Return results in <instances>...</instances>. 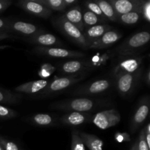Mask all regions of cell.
<instances>
[{
    "label": "cell",
    "instance_id": "obj_1",
    "mask_svg": "<svg viewBox=\"0 0 150 150\" xmlns=\"http://www.w3.org/2000/svg\"><path fill=\"white\" fill-rule=\"evenodd\" d=\"M110 105L109 102L100 99L88 98H73L54 103L50 105L51 108L68 111V112L88 113L95 109L106 107Z\"/></svg>",
    "mask_w": 150,
    "mask_h": 150
},
{
    "label": "cell",
    "instance_id": "obj_2",
    "mask_svg": "<svg viewBox=\"0 0 150 150\" xmlns=\"http://www.w3.org/2000/svg\"><path fill=\"white\" fill-rule=\"evenodd\" d=\"M150 40L149 32H137L131 36L128 37L124 42H122L115 49L116 54L120 57H130L136 55V52L140 48H144Z\"/></svg>",
    "mask_w": 150,
    "mask_h": 150
},
{
    "label": "cell",
    "instance_id": "obj_3",
    "mask_svg": "<svg viewBox=\"0 0 150 150\" xmlns=\"http://www.w3.org/2000/svg\"><path fill=\"white\" fill-rule=\"evenodd\" d=\"M54 24L62 33L70 38L74 43L83 48L88 49V42L83 36V32H81L76 26L66 20L62 16H57L53 20Z\"/></svg>",
    "mask_w": 150,
    "mask_h": 150
},
{
    "label": "cell",
    "instance_id": "obj_4",
    "mask_svg": "<svg viewBox=\"0 0 150 150\" xmlns=\"http://www.w3.org/2000/svg\"><path fill=\"white\" fill-rule=\"evenodd\" d=\"M83 78L84 76H81V75L58 78L51 81V83H48L45 89L40 92V97L46 98V97L55 95V94L73 86L75 83H77L78 82L81 81Z\"/></svg>",
    "mask_w": 150,
    "mask_h": 150
},
{
    "label": "cell",
    "instance_id": "obj_5",
    "mask_svg": "<svg viewBox=\"0 0 150 150\" xmlns=\"http://www.w3.org/2000/svg\"><path fill=\"white\" fill-rule=\"evenodd\" d=\"M143 58V56L138 55L120 57L112 70L113 77L116 79L122 75L134 73L142 68Z\"/></svg>",
    "mask_w": 150,
    "mask_h": 150
},
{
    "label": "cell",
    "instance_id": "obj_6",
    "mask_svg": "<svg viewBox=\"0 0 150 150\" xmlns=\"http://www.w3.org/2000/svg\"><path fill=\"white\" fill-rule=\"evenodd\" d=\"M111 85L112 81L110 79H99L90 83L81 85L72 90L70 93L74 96H89L99 95L109 89Z\"/></svg>",
    "mask_w": 150,
    "mask_h": 150
},
{
    "label": "cell",
    "instance_id": "obj_7",
    "mask_svg": "<svg viewBox=\"0 0 150 150\" xmlns=\"http://www.w3.org/2000/svg\"><path fill=\"white\" fill-rule=\"evenodd\" d=\"M142 73V67L132 73L122 75L116 79V86L119 93L123 97L132 95L137 86Z\"/></svg>",
    "mask_w": 150,
    "mask_h": 150
},
{
    "label": "cell",
    "instance_id": "obj_8",
    "mask_svg": "<svg viewBox=\"0 0 150 150\" xmlns=\"http://www.w3.org/2000/svg\"><path fill=\"white\" fill-rule=\"evenodd\" d=\"M121 121V116L116 109H108L100 111L92 117V122L101 130H106L117 125Z\"/></svg>",
    "mask_w": 150,
    "mask_h": 150
},
{
    "label": "cell",
    "instance_id": "obj_9",
    "mask_svg": "<svg viewBox=\"0 0 150 150\" xmlns=\"http://www.w3.org/2000/svg\"><path fill=\"white\" fill-rule=\"evenodd\" d=\"M33 51L40 55L47 56L53 58L82 59L86 57V54L81 51H72L59 47H40L36 46Z\"/></svg>",
    "mask_w": 150,
    "mask_h": 150
},
{
    "label": "cell",
    "instance_id": "obj_10",
    "mask_svg": "<svg viewBox=\"0 0 150 150\" xmlns=\"http://www.w3.org/2000/svg\"><path fill=\"white\" fill-rule=\"evenodd\" d=\"M117 16L131 12L142 13L144 0H109Z\"/></svg>",
    "mask_w": 150,
    "mask_h": 150
},
{
    "label": "cell",
    "instance_id": "obj_11",
    "mask_svg": "<svg viewBox=\"0 0 150 150\" xmlns=\"http://www.w3.org/2000/svg\"><path fill=\"white\" fill-rule=\"evenodd\" d=\"M149 112V98H144L139 106L136 108V112L132 117L130 122V132L131 133H135L138 130L141 125L144 122L146 119L147 118Z\"/></svg>",
    "mask_w": 150,
    "mask_h": 150
},
{
    "label": "cell",
    "instance_id": "obj_12",
    "mask_svg": "<svg viewBox=\"0 0 150 150\" xmlns=\"http://www.w3.org/2000/svg\"><path fill=\"white\" fill-rule=\"evenodd\" d=\"M43 32L41 29L34 25L33 23H28V22L21 21H10V26H9L8 32H14L18 35L30 38L33 37L38 34Z\"/></svg>",
    "mask_w": 150,
    "mask_h": 150
},
{
    "label": "cell",
    "instance_id": "obj_13",
    "mask_svg": "<svg viewBox=\"0 0 150 150\" xmlns=\"http://www.w3.org/2000/svg\"><path fill=\"white\" fill-rule=\"evenodd\" d=\"M18 5L29 14L42 18H48L51 16L52 11L40 4L37 0H22L18 2Z\"/></svg>",
    "mask_w": 150,
    "mask_h": 150
},
{
    "label": "cell",
    "instance_id": "obj_14",
    "mask_svg": "<svg viewBox=\"0 0 150 150\" xmlns=\"http://www.w3.org/2000/svg\"><path fill=\"white\" fill-rule=\"evenodd\" d=\"M89 70V59H74L65 62L60 64L59 71L70 76H77L83 71Z\"/></svg>",
    "mask_w": 150,
    "mask_h": 150
},
{
    "label": "cell",
    "instance_id": "obj_15",
    "mask_svg": "<svg viewBox=\"0 0 150 150\" xmlns=\"http://www.w3.org/2000/svg\"><path fill=\"white\" fill-rule=\"evenodd\" d=\"M122 37V35L120 32L111 29V30L105 32L99 39L89 43L88 49L89 48L104 49V48H109L111 45H112L113 44L117 42L119 40L121 39Z\"/></svg>",
    "mask_w": 150,
    "mask_h": 150
},
{
    "label": "cell",
    "instance_id": "obj_16",
    "mask_svg": "<svg viewBox=\"0 0 150 150\" xmlns=\"http://www.w3.org/2000/svg\"><path fill=\"white\" fill-rule=\"evenodd\" d=\"M26 40L40 47H59L63 45L57 37L44 31L35 36L26 38Z\"/></svg>",
    "mask_w": 150,
    "mask_h": 150
},
{
    "label": "cell",
    "instance_id": "obj_17",
    "mask_svg": "<svg viewBox=\"0 0 150 150\" xmlns=\"http://www.w3.org/2000/svg\"><path fill=\"white\" fill-rule=\"evenodd\" d=\"M90 114L81 112H68L61 117L60 122L62 125L68 126H79L92 120Z\"/></svg>",
    "mask_w": 150,
    "mask_h": 150
},
{
    "label": "cell",
    "instance_id": "obj_18",
    "mask_svg": "<svg viewBox=\"0 0 150 150\" xmlns=\"http://www.w3.org/2000/svg\"><path fill=\"white\" fill-rule=\"evenodd\" d=\"M48 83L49 82L48 81L43 80V79L33 81L22 83V84L16 86L14 90L16 93L18 94L33 95V94L40 93L41 91L45 89Z\"/></svg>",
    "mask_w": 150,
    "mask_h": 150
},
{
    "label": "cell",
    "instance_id": "obj_19",
    "mask_svg": "<svg viewBox=\"0 0 150 150\" xmlns=\"http://www.w3.org/2000/svg\"><path fill=\"white\" fill-rule=\"evenodd\" d=\"M111 29H112V27L111 26L105 24V23L98 24L84 29L83 34L85 39H86V40L88 42V46H89V43L94 42L96 40L99 39L105 32L111 30Z\"/></svg>",
    "mask_w": 150,
    "mask_h": 150
},
{
    "label": "cell",
    "instance_id": "obj_20",
    "mask_svg": "<svg viewBox=\"0 0 150 150\" xmlns=\"http://www.w3.org/2000/svg\"><path fill=\"white\" fill-rule=\"evenodd\" d=\"M63 16L66 20L76 26L81 32L84 31V26L83 23V18H82L81 8L79 4L74 6L70 10H67Z\"/></svg>",
    "mask_w": 150,
    "mask_h": 150
},
{
    "label": "cell",
    "instance_id": "obj_21",
    "mask_svg": "<svg viewBox=\"0 0 150 150\" xmlns=\"http://www.w3.org/2000/svg\"><path fill=\"white\" fill-rule=\"evenodd\" d=\"M79 136L89 150H103L104 143L98 136L83 132H79Z\"/></svg>",
    "mask_w": 150,
    "mask_h": 150
},
{
    "label": "cell",
    "instance_id": "obj_22",
    "mask_svg": "<svg viewBox=\"0 0 150 150\" xmlns=\"http://www.w3.org/2000/svg\"><path fill=\"white\" fill-rule=\"evenodd\" d=\"M31 123L40 127H50L56 124V118L47 114H38L29 119Z\"/></svg>",
    "mask_w": 150,
    "mask_h": 150
},
{
    "label": "cell",
    "instance_id": "obj_23",
    "mask_svg": "<svg viewBox=\"0 0 150 150\" xmlns=\"http://www.w3.org/2000/svg\"><path fill=\"white\" fill-rule=\"evenodd\" d=\"M95 2L99 6L101 12L107 20L111 21H117V15L109 1L105 0H95Z\"/></svg>",
    "mask_w": 150,
    "mask_h": 150
},
{
    "label": "cell",
    "instance_id": "obj_24",
    "mask_svg": "<svg viewBox=\"0 0 150 150\" xmlns=\"http://www.w3.org/2000/svg\"><path fill=\"white\" fill-rule=\"evenodd\" d=\"M82 11V18H83V23L84 29L95 26L98 24H102L104 22L100 19L98 16L86 8H83Z\"/></svg>",
    "mask_w": 150,
    "mask_h": 150
},
{
    "label": "cell",
    "instance_id": "obj_25",
    "mask_svg": "<svg viewBox=\"0 0 150 150\" xmlns=\"http://www.w3.org/2000/svg\"><path fill=\"white\" fill-rule=\"evenodd\" d=\"M21 99V95L18 93H14L11 91L0 88V103L16 104Z\"/></svg>",
    "mask_w": 150,
    "mask_h": 150
},
{
    "label": "cell",
    "instance_id": "obj_26",
    "mask_svg": "<svg viewBox=\"0 0 150 150\" xmlns=\"http://www.w3.org/2000/svg\"><path fill=\"white\" fill-rule=\"evenodd\" d=\"M142 18V13L138 12H131L126 14L117 16V21L126 25H133L141 20Z\"/></svg>",
    "mask_w": 150,
    "mask_h": 150
},
{
    "label": "cell",
    "instance_id": "obj_27",
    "mask_svg": "<svg viewBox=\"0 0 150 150\" xmlns=\"http://www.w3.org/2000/svg\"><path fill=\"white\" fill-rule=\"evenodd\" d=\"M40 4L53 11H63L66 7L63 0H37Z\"/></svg>",
    "mask_w": 150,
    "mask_h": 150
},
{
    "label": "cell",
    "instance_id": "obj_28",
    "mask_svg": "<svg viewBox=\"0 0 150 150\" xmlns=\"http://www.w3.org/2000/svg\"><path fill=\"white\" fill-rule=\"evenodd\" d=\"M110 52H106L105 54H103L102 56L95 55L92 58L89 59V70L98 68L100 66L104 65L106 63L107 60L110 58Z\"/></svg>",
    "mask_w": 150,
    "mask_h": 150
},
{
    "label": "cell",
    "instance_id": "obj_29",
    "mask_svg": "<svg viewBox=\"0 0 150 150\" xmlns=\"http://www.w3.org/2000/svg\"><path fill=\"white\" fill-rule=\"evenodd\" d=\"M71 150H86L84 144L79 136V132L76 130L72 131Z\"/></svg>",
    "mask_w": 150,
    "mask_h": 150
},
{
    "label": "cell",
    "instance_id": "obj_30",
    "mask_svg": "<svg viewBox=\"0 0 150 150\" xmlns=\"http://www.w3.org/2000/svg\"><path fill=\"white\" fill-rule=\"evenodd\" d=\"M83 4H84L85 8H86L87 10H89V11H91L92 13H93L94 14L96 15V16H98L100 19H101L103 22L106 21L107 19L105 18V17L103 16L102 12H101L99 6H98L95 1H84Z\"/></svg>",
    "mask_w": 150,
    "mask_h": 150
},
{
    "label": "cell",
    "instance_id": "obj_31",
    "mask_svg": "<svg viewBox=\"0 0 150 150\" xmlns=\"http://www.w3.org/2000/svg\"><path fill=\"white\" fill-rule=\"evenodd\" d=\"M17 116V112L11 108L0 104V119L1 120H10L15 118Z\"/></svg>",
    "mask_w": 150,
    "mask_h": 150
},
{
    "label": "cell",
    "instance_id": "obj_32",
    "mask_svg": "<svg viewBox=\"0 0 150 150\" xmlns=\"http://www.w3.org/2000/svg\"><path fill=\"white\" fill-rule=\"evenodd\" d=\"M0 144L4 150H19L18 146L14 142L7 140L0 136Z\"/></svg>",
    "mask_w": 150,
    "mask_h": 150
},
{
    "label": "cell",
    "instance_id": "obj_33",
    "mask_svg": "<svg viewBox=\"0 0 150 150\" xmlns=\"http://www.w3.org/2000/svg\"><path fill=\"white\" fill-rule=\"evenodd\" d=\"M145 131L144 129H142L139 134V139H138V150H149L147 144L145 141Z\"/></svg>",
    "mask_w": 150,
    "mask_h": 150
},
{
    "label": "cell",
    "instance_id": "obj_34",
    "mask_svg": "<svg viewBox=\"0 0 150 150\" xmlns=\"http://www.w3.org/2000/svg\"><path fill=\"white\" fill-rule=\"evenodd\" d=\"M142 18L147 21L148 22L150 21V1H144L143 6L142 9Z\"/></svg>",
    "mask_w": 150,
    "mask_h": 150
},
{
    "label": "cell",
    "instance_id": "obj_35",
    "mask_svg": "<svg viewBox=\"0 0 150 150\" xmlns=\"http://www.w3.org/2000/svg\"><path fill=\"white\" fill-rule=\"evenodd\" d=\"M10 20L0 18V31H4V32H8V29H9V26H10Z\"/></svg>",
    "mask_w": 150,
    "mask_h": 150
},
{
    "label": "cell",
    "instance_id": "obj_36",
    "mask_svg": "<svg viewBox=\"0 0 150 150\" xmlns=\"http://www.w3.org/2000/svg\"><path fill=\"white\" fill-rule=\"evenodd\" d=\"M115 139L117 142H122L125 141H129L130 140V137L127 133H117L115 135Z\"/></svg>",
    "mask_w": 150,
    "mask_h": 150
},
{
    "label": "cell",
    "instance_id": "obj_37",
    "mask_svg": "<svg viewBox=\"0 0 150 150\" xmlns=\"http://www.w3.org/2000/svg\"><path fill=\"white\" fill-rule=\"evenodd\" d=\"M145 131V141H146V143L147 144L148 147L150 149V124H148L146 125V128H144Z\"/></svg>",
    "mask_w": 150,
    "mask_h": 150
},
{
    "label": "cell",
    "instance_id": "obj_38",
    "mask_svg": "<svg viewBox=\"0 0 150 150\" xmlns=\"http://www.w3.org/2000/svg\"><path fill=\"white\" fill-rule=\"evenodd\" d=\"M11 4L12 2L9 0H0V13L4 11Z\"/></svg>",
    "mask_w": 150,
    "mask_h": 150
},
{
    "label": "cell",
    "instance_id": "obj_39",
    "mask_svg": "<svg viewBox=\"0 0 150 150\" xmlns=\"http://www.w3.org/2000/svg\"><path fill=\"white\" fill-rule=\"evenodd\" d=\"M63 2H64V6L66 7H71V6H76L77 5V4L79 3L78 0H63Z\"/></svg>",
    "mask_w": 150,
    "mask_h": 150
},
{
    "label": "cell",
    "instance_id": "obj_40",
    "mask_svg": "<svg viewBox=\"0 0 150 150\" xmlns=\"http://www.w3.org/2000/svg\"><path fill=\"white\" fill-rule=\"evenodd\" d=\"M41 69H44V70H47V71L50 72V73H51L55 70V67H53V66L50 64H43L41 66Z\"/></svg>",
    "mask_w": 150,
    "mask_h": 150
},
{
    "label": "cell",
    "instance_id": "obj_41",
    "mask_svg": "<svg viewBox=\"0 0 150 150\" xmlns=\"http://www.w3.org/2000/svg\"><path fill=\"white\" fill-rule=\"evenodd\" d=\"M51 74V73H50V72L44 70V69H41V70L38 72V75H39L40 77H42V78L48 77V76H50V75Z\"/></svg>",
    "mask_w": 150,
    "mask_h": 150
},
{
    "label": "cell",
    "instance_id": "obj_42",
    "mask_svg": "<svg viewBox=\"0 0 150 150\" xmlns=\"http://www.w3.org/2000/svg\"><path fill=\"white\" fill-rule=\"evenodd\" d=\"M10 38H12V35L10 33L7 32H4V31H0V40Z\"/></svg>",
    "mask_w": 150,
    "mask_h": 150
},
{
    "label": "cell",
    "instance_id": "obj_43",
    "mask_svg": "<svg viewBox=\"0 0 150 150\" xmlns=\"http://www.w3.org/2000/svg\"><path fill=\"white\" fill-rule=\"evenodd\" d=\"M149 82H150V71L149 70H148L147 73H146V83L148 86H149Z\"/></svg>",
    "mask_w": 150,
    "mask_h": 150
},
{
    "label": "cell",
    "instance_id": "obj_44",
    "mask_svg": "<svg viewBox=\"0 0 150 150\" xmlns=\"http://www.w3.org/2000/svg\"><path fill=\"white\" fill-rule=\"evenodd\" d=\"M131 150H138V141L134 144V145L132 147Z\"/></svg>",
    "mask_w": 150,
    "mask_h": 150
},
{
    "label": "cell",
    "instance_id": "obj_45",
    "mask_svg": "<svg viewBox=\"0 0 150 150\" xmlns=\"http://www.w3.org/2000/svg\"><path fill=\"white\" fill-rule=\"evenodd\" d=\"M0 150H4V149H3V147H2V146H1V144H0Z\"/></svg>",
    "mask_w": 150,
    "mask_h": 150
}]
</instances>
